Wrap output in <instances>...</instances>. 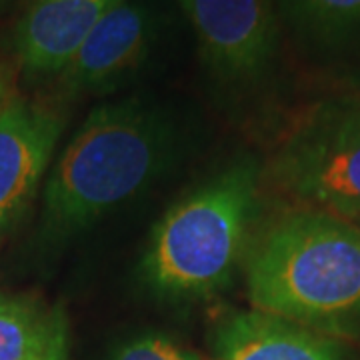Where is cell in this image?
Masks as SVG:
<instances>
[{
	"instance_id": "1",
	"label": "cell",
	"mask_w": 360,
	"mask_h": 360,
	"mask_svg": "<svg viewBox=\"0 0 360 360\" xmlns=\"http://www.w3.org/2000/svg\"><path fill=\"white\" fill-rule=\"evenodd\" d=\"M179 130L153 101L96 106L58 156L44 186L42 236L63 243L146 191L174 160Z\"/></svg>"
},
{
	"instance_id": "2",
	"label": "cell",
	"mask_w": 360,
	"mask_h": 360,
	"mask_svg": "<svg viewBox=\"0 0 360 360\" xmlns=\"http://www.w3.org/2000/svg\"><path fill=\"white\" fill-rule=\"evenodd\" d=\"M246 288L258 312L324 336L360 335V229L290 210L252 245Z\"/></svg>"
},
{
	"instance_id": "3",
	"label": "cell",
	"mask_w": 360,
	"mask_h": 360,
	"mask_svg": "<svg viewBox=\"0 0 360 360\" xmlns=\"http://www.w3.org/2000/svg\"><path fill=\"white\" fill-rule=\"evenodd\" d=\"M260 174L255 158H240L170 206L142 255V283L174 300L219 292L243 257Z\"/></svg>"
},
{
	"instance_id": "4",
	"label": "cell",
	"mask_w": 360,
	"mask_h": 360,
	"mask_svg": "<svg viewBox=\"0 0 360 360\" xmlns=\"http://www.w3.org/2000/svg\"><path fill=\"white\" fill-rule=\"evenodd\" d=\"M260 179L292 210L360 220V94L322 101L298 116Z\"/></svg>"
},
{
	"instance_id": "5",
	"label": "cell",
	"mask_w": 360,
	"mask_h": 360,
	"mask_svg": "<svg viewBox=\"0 0 360 360\" xmlns=\"http://www.w3.org/2000/svg\"><path fill=\"white\" fill-rule=\"evenodd\" d=\"M193 26L210 75L232 86L264 77L278 51V16L272 0H176Z\"/></svg>"
},
{
	"instance_id": "6",
	"label": "cell",
	"mask_w": 360,
	"mask_h": 360,
	"mask_svg": "<svg viewBox=\"0 0 360 360\" xmlns=\"http://www.w3.org/2000/svg\"><path fill=\"white\" fill-rule=\"evenodd\" d=\"M158 37V14L146 0H127L104 16L56 77V101L110 94L136 77Z\"/></svg>"
},
{
	"instance_id": "7",
	"label": "cell",
	"mask_w": 360,
	"mask_h": 360,
	"mask_svg": "<svg viewBox=\"0 0 360 360\" xmlns=\"http://www.w3.org/2000/svg\"><path fill=\"white\" fill-rule=\"evenodd\" d=\"M65 127L66 112L56 98L18 94L0 115V234L32 202Z\"/></svg>"
},
{
	"instance_id": "8",
	"label": "cell",
	"mask_w": 360,
	"mask_h": 360,
	"mask_svg": "<svg viewBox=\"0 0 360 360\" xmlns=\"http://www.w3.org/2000/svg\"><path fill=\"white\" fill-rule=\"evenodd\" d=\"M127 0H30L13 30V54L30 80L56 78L96 25Z\"/></svg>"
},
{
	"instance_id": "9",
	"label": "cell",
	"mask_w": 360,
	"mask_h": 360,
	"mask_svg": "<svg viewBox=\"0 0 360 360\" xmlns=\"http://www.w3.org/2000/svg\"><path fill=\"white\" fill-rule=\"evenodd\" d=\"M212 345L214 360H345L335 338L258 310L222 321Z\"/></svg>"
},
{
	"instance_id": "10",
	"label": "cell",
	"mask_w": 360,
	"mask_h": 360,
	"mask_svg": "<svg viewBox=\"0 0 360 360\" xmlns=\"http://www.w3.org/2000/svg\"><path fill=\"white\" fill-rule=\"evenodd\" d=\"M278 4L298 32L322 44L360 34V0H278Z\"/></svg>"
},
{
	"instance_id": "11",
	"label": "cell",
	"mask_w": 360,
	"mask_h": 360,
	"mask_svg": "<svg viewBox=\"0 0 360 360\" xmlns=\"http://www.w3.org/2000/svg\"><path fill=\"white\" fill-rule=\"evenodd\" d=\"M58 309L39 298L0 292V360H22L51 330Z\"/></svg>"
},
{
	"instance_id": "12",
	"label": "cell",
	"mask_w": 360,
	"mask_h": 360,
	"mask_svg": "<svg viewBox=\"0 0 360 360\" xmlns=\"http://www.w3.org/2000/svg\"><path fill=\"white\" fill-rule=\"evenodd\" d=\"M110 360H198V356L172 336L148 333L120 345Z\"/></svg>"
},
{
	"instance_id": "13",
	"label": "cell",
	"mask_w": 360,
	"mask_h": 360,
	"mask_svg": "<svg viewBox=\"0 0 360 360\" xmlns=\"http://www.w3.org/2000/svg\"><path fill=\"white\" fill-rule=\"evenodd\" d=\"M22 360H68V321L65 310L58 309L51 330Z\"/></svg>"
},
{
	"instance_id": "14",
	"label": "cell",
	"mask_w": 360,
	"mask_h": 360,
	"mask_svg": "<svg viewBox=\"0 0 360 360\" xmlns=\"http://www.w3.org/2000/svg\"><path fill=\"white\" fill-rule=\"evenodd\" d=\"M16 96H18L16 68L0 56V115L13 104Z\"/></svg>"
},
{
	"instance_id": "15",
	"label": "cell",
	"mask_w": 360,
	"mask_h": 360,
	"mask_svg": "<svg viewBox=\"0 0 360 360\" xmlns=\"http://www.w3.org/2000/svg\"><path fill=\"white\" fill-rule=\"evenodd\" d=\"M6 2H8V0H0V11L4 8V4H6Z\"/></svg>"
}]
</instances>
